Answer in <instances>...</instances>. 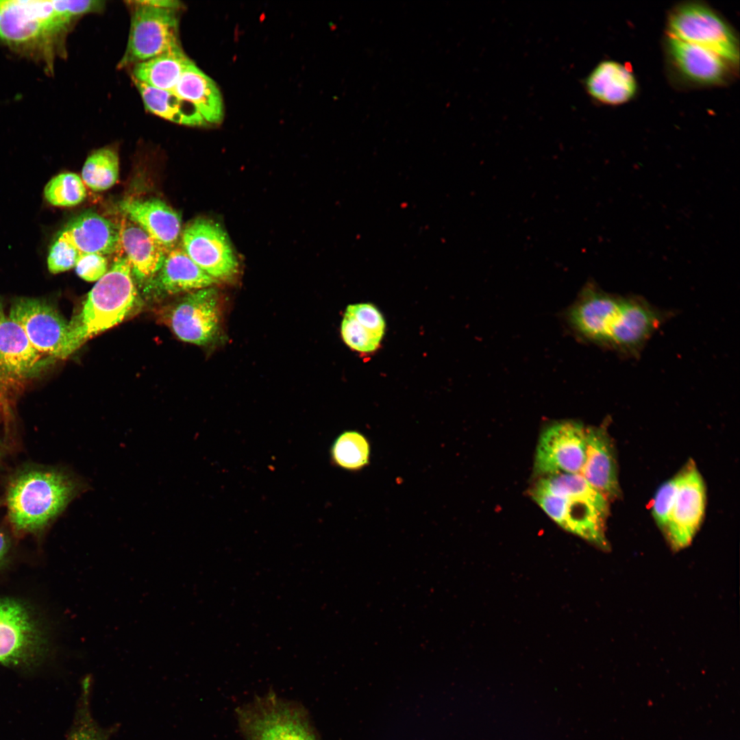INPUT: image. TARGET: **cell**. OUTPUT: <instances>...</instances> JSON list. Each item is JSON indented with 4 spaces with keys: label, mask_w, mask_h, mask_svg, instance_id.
<instances>
[{
    "label": "cell",
    "mask_w": 740,
    "mask_h": 740,
    "mask_svg": "<svg viewBox=\"0 0 740 740\" xmlns=\"http://www.w3.org/2000/svg\"><path fill=\"white\" fill-rule=\"evenodd\" d=\"M132 3L136 8L121 66L136 64L182 49L176 10Z\"/></svg>",
    "instance_id": "9c48e42d"
},
{
    "label": "cell",
    "mask_w": 740,
    "mask_h": 740,
    "mask_svg": "<svg viewBox=\"0 0 740 740\" xmlns=\"http://www.w3.org/2000/svg\"><path fill=\"white\" fill-rule=\"evenodd\" d=\"M235 714L244 740H321L307 709L273 692L255 697Z\"/></svg>",
    "instance_id": "5b68a950"
},
{
    "label": "cell",
    "mask_w": 740,
    "mask_h": 740,
    "mask_svg": "<svg viewBox=\"0 0 740 740\" xmlns=\"http://www.w3.org/2000/svg\"><path fill=\"white\" fill-rule=\"evenodd\" d=\"M192 103L206 123H218L223 115V105L215 82L192 61L173 90Z\"/></svg>",
    "instance_id": "603a6c76"
},
{
    "label": "cell",
    "mask_w": 740,
    "mask_h": 740,
    "mask_svg": "<svg viewBox=\"0 0 740 740\" xmlns=\"http://www.w3.org/2000/svg\"><path fill=\"white\" fill-rule=\"evenodd\" d=\"M120 209L167 253L175 247L181 232V218L166 203L156 198L127 199L120 203Z\"/></svg>",
    "instance_id": "ac0fdd59"
},
{
    "label": "cell",
    "mask_w": 740,
    "mask_h": 740,
    "mask_svg": "<svg viewBox=\"0 0 740 740\" xmlns=\"http://www.w3.org/2000/svg\"><path fill=\"white\" fill-rule=\"evenodd\" d=\"M588 95L606 105H620L631 100L637 91L633 73L614 60H604L596 65L584 82Z\"/></svg>",
    "instance_id": "7402d4cb"
},
{
    "label": "cell",
    "mask_w": 740,
    "mask_h": 740,
    "mask_svg": "<svg viewBox=\"0 0 740 740\" xmlns=\"http://www.w3.org/2000/svg\"><path fill=\"white\" fill-rule=\"evenodd\" d=\"M54 358L37 350L23 329L5 317L0 322V385L12 386L38 375Z\"/></svg>",
    "instance_id": "2e32d148"
},
{
    "label": "cell",
    "mask_w": 740,
    "mask_h": 740,
    "mask_svg": "<svg viewBox=\"0 0 740 740\" xmlns=\"http://www.w3.org/2000/svg\"><path fill=\"white\" fill-rule=\"evenodd\" d=\"M8 543L5 534L0 531V563L8 550Z\"/></svg>",
    "instance_id": "d590c367"
},
{
    "label": "cell",
    "mask_w": 740,
    "mask_h": 740,
    "mask_svg": "<svg viewBox=\"0 0 740 740\" xmlns=\"http://www.w3.org/2000/svg\"><path fill=\"white\" fill-rule=\"evenodd\" d=\"M371 452L369 439L356 430L341 433L334 439L330 451L334 465L349 471H360L367 467L370 462Z\"/></svg>",
    "instance_id": "484cf974"
},
{
    "label": "cell",
    "mask_w": 740,
    "mask_h": 740,
    "mask_svg": "<svg viewBox=\"0 0 740 740\" xmlns=\"http://www.w3.org/2000/svg\"><path fill=\"white\" fill-rule=\"evenodd\" d=\"M678 475L663 483L658 489L652 504V515L657 525L665 532L675 502Z\"/></svg>",
    "instance_id": "1f68e13d"
},
{
    "label": "cell",
    "mask_w": 740,
    "mask_h": 740,
    "mask_svg": "<svg viewBox=\"0 0 740 740\" xmlns=\"http://www.w3.org/2000/svg\"><path fill=\"white\" fill-rule=\"evenodd\" d=\"M678 475L676 496L665 530L675 549L691 541L702 522L706 504L704 483L695 464L690 462Z\"/></svg>",
    "instance_id": "9a60e30c"
},
{
    "label": "cell",
    "mask_w": 740,
    "mask_h": 740,
    "mask_svg": "<svg viewBox=\"0 0 740 740\" xmlns=\"http://www.w3.org/2000/svg\"><path fill=\"white\" fill-rule=\"evenodd\" d=\"M142 306L130 264L125 256L119 255L88 293L79 312L69 321L62 359L131 317Z\"/></svg>",
    "instance_id": "7a4b0ae2"
},
{
    "label": "cell",
    "mask_w": 740,
    "mask_h": 740,
    "mask_svg": "<svg viewBox=\"0 0 740 740\" xmlns=\"http://www.w3.org/2000/svg\"><path fill=\"white\" fill-rule=\"evenodd\" d=\"M134 1L139 4L146 5L158 8L174 10H176L181 6V3L180 1L174 0H144Z\"/></svg>",
    "instance_id": "e575fe53"
},
{
    "label": "cell",
    "mask_w": 740,
    "mask_h": 740,
    "mask_svg": "<svg viewBox=\"0 0 740 740\" xmlns=\"http://www.w3.org/2000/svg\"><path fill=\"white\" fill-rule=\"evenodd\" d=\"M103 6L97 0H0V42L50 68L71 24Z\"/></svg>",
    "instance_id": "6da1fadb"
},
{
    "label": "cell",
    "mask_w": 740,
    "mask_h": 740,
    "mask_svg": "<svg viewBox=\"0 0 740 740\" xmlns=\"http://www.w3.org/2000/svg\"><path fill=\"white\" fill-rule=\"evenodd\" d=\"M182 247L204 272L220 282H230L238 271V262L223 228L214 221L199 218L182 233Z\"/></svg>",
    "instance_id": "8fae6325"
},
{
    "label": "cell",
    "mask_w": 740,
    "mask_h": 740,
    "mask_svg": "<svg viewBox=\"0 0 740 740\" xmlns=\"http://www.w3.org/2000/svg\"><path fill=\"white\" fill-rule=\"evenodd\" d=\"M46 642L34 615L23 604L0 599V664L29 666L43 655Z\"/></svg>",
    "instance_id": "30bf717a"
},
{
    "label": "cell",
    "mask_w": 740,
    "mask_h": 740,
    "mask_svg": "<svg viewBox=\"0 0 740 740\" xmlns=\"http://www.w3.org/2000/svg\"><path fill=\"white\" fill-rule=\"evenodd\" d=\"M536 484L562 499L556 523L602 548L607 547L604 522L608 500L580 473H559L540 478Z\"/></svg>",
    "instance_id": "277c9868"
},
{
    "label": "cell",
    "mask_w": 740,
    "mask_h": 740,
    "mask_svg": "<svg viewBox=\"0 0 740 740\" xmlns=\"http://www.w3.org/2000/svg\"><path fill=\"white\" fill-rule=\"evenodd\" d=\"M341 335L347 346L361 353L376 350L382 338L346 312L341 323Z\"/></svg>",
    "instance_id": "f546056e"
},
{
    "label": "cell",
    "mask_w": 740,
    "mask_h": 740,
    "mask_svg": "<svg viewBox=\"0 0 740 740\" xmlns=\"http://www.w3.org/2000/svg\"><path fill=\"white\" fill-rule=\"evenodd\" d=\"M9 319L23 329L37 350L54 359H62L69 321L49 302L38 298H18L11 306Z\"/></svg>",
    "instance_id": "5bb4252c"
},
{
    "label": "cell",
    "mask_w": 740,
    "mask_h": 740,
    "mask_svg": "<svg viewBox=\"0 0 740 740\" xmlns=\"http://www.w3.org/2000/svg\"><path fill=\"white\" fill-rule=\"evenodd\" d=\"M580 474L607 500L619 496L613 446L602 427L586 428L585 460Z\"/></svg>",
    "instance_id": "d6986e66"
},
{
    "label": "cell",
    "mask_w": 740,
    "mask_h": 740,
    "mask_svg": "<svg viewBox=\"0 0 740 740\" xmlns=\"http://www.w3.org/2000/svg\"><path fill=\"white\" fill-rule=\"evenodd\" d=\"M90 678L82 683V693L74 725L68 740H110L109 733L94 719L90 709Z\"/></svg>",
    "instance_id": "f1b7e54d"
},
{
    "label": "cell",
    "mask_w": 740,
    "mask_h": 740,
    "mask_svg": "<svg viewBox=\"0 0 740 740\" xmlns=\"http://www.w3.org/2000/svg\"><path fill=\"white\" fill-rule=\"evenodd\" d=\"M163 312L165 323L184 342L206 346L221 338L220 297L213 286L187 293Z\"/></svg>",
    "instance_id": "52a82bcc"
},
{
    "label": "cell",
    "mask_w": 740,
    "mask_h": 740,
    "mask_svg": "<svg viewBox=\"0 0 740 740\" xmlns=\"http://www.w3.org/2000/svg\"><path fill=\"white\" fill-rule=\"evenodd\" d=\"M81 254L61 232L52 243L47 257L49 271L53 274L66 271L75 267Z\"/></svg>",
    "instance_id": "4dcf8cb0"
},
{
    "label": "cell",
    "mask_w": 740,
    "mask_h": 740,
    "mask_svg": "<svg viewBox=\"0 0 740 740\" xmlns=\"http://www.w3.org/2000/svg\"><path fill=\"white\" fill-rule=\"evenodd\" d=\"M5 316L4 313H3V308H2V306H1V303H0V322H1V321H2V320H3V319L4 318H5Z\"/></svg>",
    "instance_id": "8d00e7d4"
},
{
    "label": "cell",
    "mask_w": 740,
    "mask_h": 740,
    "mask_svg": "<svg viewBox=\"0 0 740 740\" xmlns=\"http://www.w3.org/2000/svg\"><path fill=\"white\" fill-rule=\"evenodd\" d=\"M667 36L706 48L738 66L739 42L733 27L718 12L701 2L676 5L667 21Z\"/></svg>",
    "instance_id": "8992f818"
},
{
    "label": "cell",
    "mask_w": 740,
    "mask_h": 740,
    "mask_svg": "<svg viewBox=\"0 0 740 740\" xmlns=\"http://www.w3.org/2000/svg\"><path fill=\"white\" fill-rule=\"evenodd\" d=\"M190 62L182 49L171 51L135 64L133 79L158 89L173 90Z\"/></svg>",
    "instance_id": "d4e9b609"
},
{
    "label": "cell",
    "mask_w": 740,
    "mask_h": 740,
    "mask_svg": "<svg viewBox=\"0 0 740 740\" xmlns=\"http://www.w3.org/2000/svg\"><path fill=\"white\" fill-rule=\"evenodd\" d=\"M621 299L589 281L563 313L565 325L577 339L608 349Z\"/></svg>",
    "instance_id": "ba28073f"
},
{
    "label": "cell",
    "mask_w": 740,
    "mask_h": 740,
    "mask_svg": "<svg viewBox=\"0 0 740 740\" xmlns=\"http://www.w3.org/2000/svg\"><path fill=\"white\" fill-rule=\"evenodd\" d=\"M119 227V247L125 254L133 277L148 283L161 268L167 252L144 230L128 219Z\"/></svg>",
    "instance_id": "ffe728a7"
},
{
    "label": "cell",
    "mask_w": 740,
    "mask_h": 740,
    "mask_svg": "<svg viewBox=\"0 0 740 740\" xmlns=\"http://www.w3.org/2000/svg\"><path fill=\"white\" fill-rule=\"evenodd\" d=\"M134 82L145 108L151 113L179 125L199 126L206 124L195 106L173 90L158 89L136 80Z\"/></svg>",
    "instance_id": "cb8c5ba5"
},
{
    "label": "cell",
    "mask_w": 740,
    "mask_h": 740,
    "mask_svg": "<svg viewBox=\"0 0 740 740\" xmlns=\"http://www.w3.org/2000/svg\"><path fill=\"white\" fill-rule=\"evenodd\" d=\"M61 232L81 254L103 256L118 252L119 227L92 212L82 213L71 220Z\"/></svg>",
    "instance_id": "44dd1931"
},
{
    "label": "cell",
    "mask_w": 740,
    "mask_h": 740,
    "mask_svg": "<svg viewBox=\"0 0 740 740\" xmlns=\"http://www.w3.org/2000/svg\"><path fill=\"white\" fill-rule=\"evenodd\" d=\"M345 312L369 330L383 337L384 320L382 314L373 304L362 303L349 305Z\"/></svg>",
    "instance_id": "d6a6232c"
},
{
    "label": "cell",
    "mask_w": 740,
    "mask_h": 740,
    "mask_svg": "<svg viewBox=\"0 0 740 740\" xmlns=\"http://www.w3.org/2000/svg\"><path fill=\"white\" fill-rule=\"evenodd\" d=\"M119 175V159L112 149L102 148L91 153L82 171L84 184L93 191L106 190L114 186Z\"/></svg>",
    "instance_id": "4316f807"
},
{
    "label": "cell",
    "mask_w": 740,
    "mask_h": 740,
    "mask_svg": "<svg viewBox=\"0 0 740 740\" xmlns=\"http://www.w3.org/2000/svg\"><path fill=\"white\" fill-rule=\"evenodd\" d=\"M76 273L87 282H97L108 271L105 256L97 254H81L75 267Z\"/></svg>",
    "instance_id": "836d02e7"
},
{
    "label": "cell",
    "mask_w": 740,
    "mask_h": 740,
    "mask_svg": "<svg viewBox=\"0 0 740 740\" xmlns=\"http://www.w3.org/2000/svg\"><path fill=\"white\" fill-rule=\"evenodd\" d=\"M45 199L58 207H72L79 204L86 197V185L74 173H62L54 176L44 189Z\"/></svg>",
    "instance_id": "83f0119b"
},
{
    "label": "cell",
    "mask_w": 740,
    "mask_h": 740,
    "mask_svg": "<svg viewBox=\"0 0 740 740\" xmlns=\"http://www.w3.org/2000/svg\"><path fill=\"white\" fill-rule=\"evenodd\" d=\"M586 428L574 420L552 423L540 435L534 463L541 478L580 473L585 460Z\"/></svg>",
    "instance_id": "7c38bea8"
},
{
    "label": "cell",
    "mask_w": 740,
    "mask_h": 740,
    "mask_svg": "<svg viewBox=\"0 0 740 740\" xmlns=\"http://www.w3.org/2000/svg\"><path fill=\"white\" fill-rule=\"evenodd\" d=\"M218 282L201 269L182 247L170 250L155 276L146 284L145 296L161 298L210 287Z\"/></svg>",
    "instance_id": "e0dca14e"
},
{
    "label": "cell",
    "mask_w": 740,
    "mask_h": 740,
    "mask_svg": "<svg viewBox=\"0 0 740 740\" xmlns=\"http://www.w3.org/2000/svg\"><path fill=\"white\" fill-rule=\"evenodd\" d=\"M79 489L78 482L63 471H23L8 489L10 521L18 532L40 530L62 513Z\"/></svg>",
    "instance_id": "3957f363"
},
{
    "label": "cell",
    "mask_w": 740,
    "mask_h": 740,
    "mask_svg": "<svg viewBox=\"0 0 740 740\" xmlns=\"http://www.w3.org/2000/svg\"><path fill=\"white\" fill-rule=\"evenodd\" d=\"M665 51L670 70L682 82L694 86H722L733 76L736 66L697 45L667 36Z\"/></svg>",
    "instance_id": "4fadbf2b"
}]
</instances>
